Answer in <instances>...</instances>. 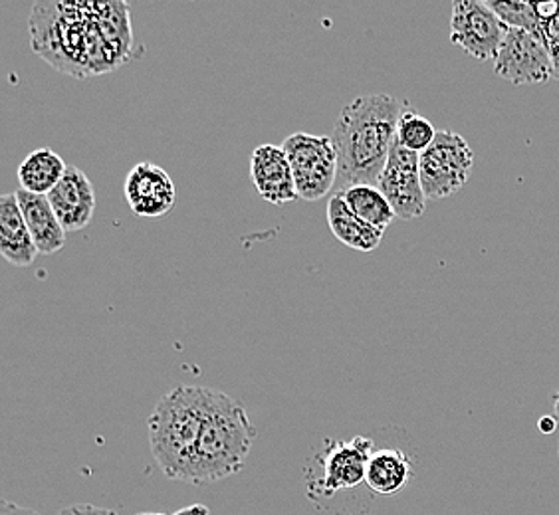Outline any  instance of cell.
Returning a JSON list of instances; mask_svg holds the SVG:
<instances>
[{"instance_id":"obj_19","label":"cell","mask_w":559,"mask_h":515,"mask_svg":"<svg viewBox=\"0 0 559 515\" xmlns=\"http://www.w3.org/2000/svg\"><path fill=\"white\" fill-rule=\"evenodd\" d=\"M92 11L111 52L118 56L119 62H123L130 56L131 43H133L130 7L123 2H111V4L108 2V4H92Z\"/></svg>"},{"instance_id":"obj_21","label":"cell","mask_w":559,"mask_h":515,"mask_svg":"<svg viewBox=\"0 0 559 515\" xmlns=\"http://www.w3.org/2000/svg\"><path fill=\"white\" fill-rule=\"evenodd\" d=\"M437 137V131L429 119L423 118L415 109L405 108L401 111L397 123V143L413 153H423L430 147Z\"/></svg>"},{"instance_id":"obj_20","label":"cell","mask_w":559,"mask_h":515,"mask_svg":"<svg viewBox=\"0 0 559 515\" xmlns=\"http://www.w3.org/2000/svg\"><path fill=\"white\" fill-rule=\"evenodd\" d=\"M340 194L344 196L345 203L354 211L355 215L359 216L361 220H366L367 225L385 230L397 218L393 206L385 199V194L381 193L377 187L357 184V187L340 191Z\"/></svg>"},{"instance_id":"obj_25","label":"cell","mask_w":559,"mask_h":515,"mask_svg":"<svg viewBox=\"0 0 559 515\" xmlns=\"http://www.w3.org/2000/svg\"><path fill=\"white\" fill-rule=\"evenodd\" d=\"M0 515H40L36 514L34 510L22 507V505L11 504V502H2L0 507Z\"/></svg>"},{"instance_id":"obj_16","label":"cell","mask_w":559,"mask_h":515,"mask_svg":"<svg viewBox=\"0 0 559 515\" xmlns=\"http://www.w3.org/2000/svg\"><path fill=\"white\" fill-rule=\"evenodd\" d=\"M328 225L342 244L359 252H373L385 235V230L367 225L366 220L355 215L340 193L332 194L328 203Z\"/></svg>"},{"instance_id":"obj_4","label":"cell","mask_w":559,"mask_h":515,"mask_svg":"<svg viewBox=\"0 0 559 515\" xmlns=\"http://www.w3.org/2000/svg\"><path fill=\"white\" fill-rule=\"evenodd\" d=\"M254 441L257 429L245 405L216 391L187 482L213 483L240 472Z\"/></svg>"},{"instance_id":"obj_13","label":"cell","mask_w":559,"mask_h":515,"mask_svg":"<svg viewBox=\"0 0 559 515\" xmlns=\"http://www.w3.org/2000/svg\"><path fill=\"white\" fill-rule=\"evenodd\" d=\"M48 201L66 232L86 228L96 213V191L86 172L78 167H68L64 179L48 194Z\"/></svg>"},{"instance_id":"obj_1","label":"cell","mask_w":559,"mask_h":515,"mask_svg":"<svg viewBox=\"0 0 559 515\" xmlns=\"http://www.w3.org/2000/svg\"><path fill=\"white\" fill-rule=\"evenodd\" d=\"M401 111V101L388 94L357 97L342 109L332 137L337 153L335 193L357 184L377 187L397 140Z\"/></svg>"},{"instance_id":"obj_22","label":"cell","mask_w":559,"mask_h":515,"mask_svg":"<svg viewBox=\"0 0 559 515\" xmlns=\"http://www.w3.org/2000/svg\"><path fill=\"white\" fill-rule=\"evenodd\" d=\"M488 7L496 16L504 22L508 28L520 31H534L539 33L538 14L534 11L532 2H518V0H488Z\"/></svg>"},{"instance_id":"obj_28","label":"cell","mask_w":559,"mask_h":515,"mask_svg":"<svg viewBox=\"0 0 559 515\" xmlns=\"http://www.w3.org/2000/svg\"><path fill=\"white\" fill-rule=\"evenodd\" d=\"M554 415H556V420H558L559 424V391L554 395Z\"/></svg>"},{"instance_id":"obj_11","label":"cell","mask_w":559,"mask_h":515,"mask_svg":"<svg viewBox=\"0 0 559 515\" xmlns=\"http://www.w3.org/2000/svg\"><path fill=\"white\" fill-rule=\"evenodd\" d=\"M126 201L138 216L159 218L167 215L177 203L171 175L155 163H138L126 179Z\"/></svg>"},{"instance_id":"obj_15","label":"cell","mask_w":559,"mask_h":515,"mask_svg":"<svg viewBox=\"0 0 559 515\" xmlns=\"http://www.w3.org/2000/svg\"><path fill=\"white\" fill-rule=\"evenodd\" d=\"M16 199L21 204L22 216L33 235L34 244L38 254L52 256L66 247V230L60 218L56 216L48 196L33 194L28 191H16Z\"/></svg>"},{"instance_id":"obj_3","label":"cell","mask_w":559,"mask_h":515,"mask_svg":"<svg viewBox=\"0 0 559 515\" xmlns=\"http://www.w3.org/2000/svg\"><path fill=\"white\" fill-rule=\"evenodd\" d=\"M215 395L209 386L179 385L153 408L147 420L151 454L169 480L187 482Z\"/></svg>"},{"instance_id":"obj_27","label":"cell","mask_w":559,"mask_h":515,"mask_svg":"<svg viewBox=\"0 0 559 515\" xmlns=\"http://www.w3.org/2000/svg\"><path fill=\"white\" fill-rule=\"evenodd\" d=\"M558 427V420H551V419H542L539 420V430L542 432H554V429Z\"/></svg>"},{"instance_id":"obj_9","label":"cell","mask_w":559,"mask_h":515,"mask_svg":"<svg viewBox=\"0 0 559 515\" xmlns=\"http://www.w3.org/2000/svg\"><path fill=\"white\" fill-rule=\"evenodd\" d=\"M377 189L385 194L401 220H415L423 216L427 208V194L420 181L419 153L401 147L395 140Z\"/></svg>"},{"instance_id":"obj_30","label":"cell","mask_w":559,"mask_h":515,"mask_svg":"<svg viewBox=\"0 0 559 515\" xmlns=\"http://www.w3.org/2000/svg\"><path fill=\"white\" fill-rule=\"evenodd\" d=\"M558 458H559V446H558Z\"/></svg>"},{"instance_id":"obj_10","label":"cell","mask_w":559,"mask_h":515,"mask_svg":"<svg viewBox=\"0 0 559 515\" xmlns=\"http://www.w3.org/2000/svg\"><path fill=\"white\" fill-rule=\"evenodd\" d=\"M373 452V441L366 436L330 444L320 458L322 476L316 482L318 494H337L366 482L367 464Z\"/></svg>"},{"instance_id":"obj_17","label":"cell","mask_w":559,"mask_h":515,"mask_svg":"<svg viewBox=\"0 0 559 515\" xmlns=\"http://www.w3.org/2000/svg\"><path fill=\"white\" fill-rule=\"evenodd\" d=\"M413 476L411 458L399 448H381L371 454L367 464V488L377 495H395Z\"/></svg>"},{"instance_id":"obj_5","label":"cell","mask_w":559,"mask_h":515,"mask_svg":"<svg viewBox=\"0 0 559 515\" xmlns=\"http://www.w3.org/2000/svg\"><path fill=\"white\" fill-rule=\"evenodd\" d=\"M474 153L463 135L442 129L419 155L420 181L427 199H449L463 189L473 171Z\"/></svg>"},{"instance_id":"obj_8","label":"cell","mask_w":559,"mask_h":515,"mask_svg":"<svg viewBox=\"0 0 559 515\" xmlns=\"http://www.w3.org/2000/svg\"><path fill=\"white\" fill-rule=\"evenodd\" d=\"M495 72L514 86L548 84L554 65L544 36L534 31L510 28L495 58Z\"/></svg>"},{"instance_id":"obj_2","label":"cell","mask_w":559,"mask_h":515,"mask_svg":"<svg viewBox=\"0 0 559 515\" xmlns=\"http://www.w3.org/2000/svg\"><path fill=\"white\" fill-rule=\"evenodd\" d=\"M31 43L38 55L70 74H104L119 65L92 4H38L31 14Z\"/></svg>"},{"instance_id":"obj_26","label":"cell","mask_w":559,"mask_h":515,"mask_svg":"<svg viewBox=\"0 0 559 515\" xmlns=\"http://www.w3.org/2000/svg\"><path fill=\"white\" fill-rule=\"evenodd\" d=\"M173 515H211V512H209V507H206V505L194 504L187 505V507L179 510V512H175Z\"/></svg>"},{"instance_id":"obj_7","label":"cell","mask_w":559,"mask_h":515,"mask_svg":"<svg viewBox=\"0 0 559 515\" xmlns=\"http://www.w3.org/2000/svg\"><path fill=\"white\" fill-rule=\"evenodd\" d=\"M508 31L488 2L456 0L452 4L451 43L476 60H495Z\"/></svg>"},{"instance_id":"obj_6","label":"cell","mask_w":559,"mask_h":515,"mask_svg":"<svg viewBox=\"0 0 559 515\" xmlns=\"http://www.w3.org/2000/svg\"><path fill=\"white\" fill-rule=\"evenodd\" d=\"M282 147L288 155L300 199L312 203L335 191L337 153L332 137L294 133Z\"/></svg>"},{"instance_id":"obj_29","label":"cell","mask_w":559,"mask_h":515,"mask_svg":"<svg viewBox=\"0 0 559 515\" xmlns=\"http://www.w3.org/2000/svg\"><path fill=\"white\" fill-rule=\"evenodd\" d=\"M138 515H165V514H153V512H147V514H138Z\"/></svg>"},{"instance_id":"obj_24","label":"cell","mask_w":559,"mask_h":515,"mask_svg":"<svg viewBox=\"0 0 559 515\" xmlns=\"http://www.w3.org/2000/svg\"><path fill=\"white\" fill-rule=\"evenodd\" d=\"M56 515H119L114 510L108 507H97L92 504H75L70 507H64L62 512H58Z\"/></svg>"},{"instance_id":"obj_14","label":"cell","mask_w":559,"mask_h":515,"mask_svg":"<svg viewBox=\"0 0 559 515\" xmlns=\"http://www.w3.org/2000/svg\"><path fill=\"white\" fill-rule=\"evenodd\" d=\"M0 254L19 268L31 266L38 256L16 193L0 196Z\"/></svg>"},{"instance_id":"obj_18","label":"cell","mask_w":559,"mask_h":515,"mask_svg":"<svg viewBox=\"0 0 559 515\" xmlns=\"http://www.w3.org/2000/svg\"><path fill=\"white\" fill-rule=\"evenodd\" d=\"M68 165L56 151L43 147L26 155V159L19 167V183L22 191L48 196L56 189V184L64 179Z\"/></svg>"},{"instance_id":"obj_12","label":"cell","mask_w":559,"mask_h":515,"mask_svg":"<svg viewBox=\"0 0 559 515\" xmlns=\"http://www.w3.org/2000/svg\"><path fill=\"white\" fill-rule=\"evenodd\" d=\"M250 179L266 203L282 206L300 199L288 155L278 145L264 143L252 151Z\"/></svg>"},{"instance_id":"obj_23","label":"cell","mask_w":559,"mask_h":515,"mask_svg":"<svg viewBox=\"0 0 559 515\" xmlns=\"http://www.w3.org/2000/svg\"><path fill=\"white\" fill-rule=\"evenodd\" d=\"M538 14L539 34L548 46L554 75L559 80V2H532Z\"/></svg>"}]
</instances>
